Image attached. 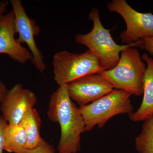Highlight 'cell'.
<instances>
[{
  "mask_svg": "<svg viewBox=\"0 0 153 153\" xmlns=\"http://www.w3.org/2000/svg\"><path fill=\"white\" fill-rule=\"evenodd\" d=\"M47 115L59 123L60 137L58 153H77L81 149V135L85 132L82 115L68 94L67 85L59 86L50 96Z\"/></svg>",
  "mask_w": 153,
  "mask_h": 153,
  "instance_id": "6da1fadb",
  "label": "cell"
},
{
  "mask_svg": "<svg viewBox=\"0 0 153 153\" xmlns=\"http://www.w3.org/2000/svg\"><path fill=\"white\" fill-rule=\"evenodd\" d=\"M88 18L93 22L92 30L87 34L76 35L75 41L77 44L87 47L93 52L105 70H110L117 65L120 54L123 50L129 47H141V40L126 45L117 44L111 35V30L105 29L102 24L97 8L91 10Z\"/></svg>",
  "mask_w": 153,
  "mask_h": 153,
  "instance_id": "7a4b0ae2",
  "label": "cell"
},
{
  "mask_svg": "<svg viewBox=\"0 0 153 153\" xmlns=\"http://www.w3.org/2000/svg\"><path fill=\"white\" fill-rule=\"evenodd\" d=\"M146 65L138 50L129 47L120 54L114 68L100 73L114 89L123 91L131 95L140 96L143 91V78Z\"/></svg>",
  "mask_w": 153,
  "mask_h": 153,
  "instance_id": "3957f363",
  "label": "cell"
},
{
  "mask_svg": "<svg viewBox=\"0 0 153 153\" xmlns=\"http://www.w3.org/2000/svg\"><path fill=\"white\" fill-rule=\"evenodd\" d=\"M131 95L123 91L115 89L90 104L79 107L85 123V132L91 131L96 126L102 128L115 116L134 112Z\"/></svg>",
  "mask_w": 153,
  "mask_h": 153,
  "instance_id": "277c9868",
  "label": "cell"
},
{
  "mask_svg": "<svg viewBox=\"0 0 153 153\" xmlns=\"http://www.w3.org/2000/svg\"><path fill=\"white\" fill-rule=\"evenodd\" d=\"M53 67L54 80L59 86L105 70L98 58L88 49L80 54L66 50L56 52L53 56Z\"/></svg>",
  "mask_w": 153,
  "mask_h": 153,
  "instance_id": "5b68a950",
  "label": "cell"
},
{
  "mask_svg": "<svg viewBox=\"0 0 153 153\" xmlns=\"http://www.w3.org/2000/svg\"><path fill=\"white\" fill-rule=\"evenodd\" d=\"M110 12L120 15L126 29L120 35L121 41L126 44H133L145 38L153 37V14L142 13L131 7L125 0H113L107 4Z\"/></svg>",
  "mask_w": 153,
  "mask_h": 153,
  "instance_id": "8992f818",
  "label": "cell"
},
{
  "mask_svg": "<svg viewBox=\"0 0 153 153\" xmlns=\"http://www.w3.org/2000/svg\"><path fill=\"white\" fill-rule=\"evenodd\" d=\"M15 14L16 31L19 35L16 41L19 44H26L33 55L32 62L36 69L43 74L46 64L42 52L36 44L35 38L40 33V28L36 21L30 18L20 0L10 1Z\"/></svg>",
  "mask_w": 153,
  "mask_h": 153,
  "instance_id": "52a82bcc",
  "label": "cell"
},
{
  "mask_svg": "<svg viewBox=\"0 0 153 153\" xmlns=\"http://www.w3.org/2000/svg\"><path fill=\"white\" fill-rule=\"evenodd\" d=\"M67 88L70 98L79 107L90 104L114 89L99 73L76 79L68 84Z\"/></svg>",
  "mask_w": 153,
  "mask_h": 153,
  "instance_id": "ba28073f",
  "label": "cell"
},
{
  "mask_svg": "<svg viewBox=\"0 0 153 153\" xmlns=\"http://www.w3.org/2000/svg\"><path fill=\"white\" fill-rule=\"evenodd\" d=\"M37 101V97L33 91L17 83L8 89L1 102L2 116L8 124L19 125L25 114L34 108Z\"/></svg>",
  "mask_w": 153,
  "mask_h": 153,
  "instance_id": "9c48e42d",
  "label": "cell"
},
{
  "mask_svg": "<svg viewBox=\"0 0 153 153\" xmlns=\"http://www.w3.org/2000/svg\"><path fill=\"white\" fill-rule=\"evenodd\" d=\"M15 14L12 10L0 16V54H7L12 60L25 64L33 60L30 50L17 42Z\"/></svg>",
  "mask_w": 153,
  "mask_h": 153,
  "instance_id": "30bf717a",
  "label": "cell"
},
{
  "mask_svg": "<svg viewBox=\"0 0 153 153\" xmlns=\"http://www.w3.org/2000/svg\"><path fill=\"white\" fill-rule=\"evenodd\" d=\"M146 65L143 78L142 102L137 111L128 114L134 122L144 121L153 115V59L146 53L141 56Z\"/></svg>",
  "mask_w": 153,
  "mask_h": 153,
  "instance_id": "8fae6325",
  "label": "cell"
},
{
  "mask_svg": "<svg viewBox=\"0 0 153 153\" xmlns=\"http://www.w3.org/2000/svg\"><path fill=\"white\" fill-rule=\"evenodd\" d=\"M41 116L34 108L28 110L22 118L19 124L24 127L27 135V150L35 149L41 143Z\"/></svg>",
  "mask_w": 153,
  "mask_h": 153,
  "instance_id": "7c38bea8",
  "label": "cell"
},
{
  "mask_svg": "<svg viewBox=\"0 0 153 153\" xmlns=\"http://www.w3.org/2000/svg\"><path fill=\"white\" fill-rule=\"evenodd\" d=\"M4 151L10 153H25L27 150V135L21 124H8L4 131Z\"/></svg>",
  "mask_w": 153,
  "mask_h": 153,
  "instance_id": "4fadbf2b",
  "label": "cell"
},
{
  "mask_svg": "<svg viewBox=\"0 0 153 153\" xmlns=\"http://www.w3.org/2000/svg\"><path fill=\"white\" fill-rule=\"evenodd\" d=\"M139 153H153V115L144 121L141 131L135 140Z\"/></svg>",
  "mask_w": 153,
  "mask_h": 153,
  "instance_id": "5bb4252c",
  "label": "cell"
},
{
  "mask_svg": "<svg viewBox=\"0 0 153 153\" xmlns=\"http://www.w3.org/2000/svg\"><path fill=\"white\" fill-rule=\"evenodd\" d=\"M25 153H55L53 146L42 139L40 144L33 149L26 150Z\"/></svg>",
  "mask_w": 153,
  "mask_h": 153,
  "instance_id": "9a60e30c",
  "label": "cell"
},
{
  "mask_svg": "<svg viewBox=\"0 0 153 153\" xmlns=\"http://www.w3.org/2000/svg\"><path fill=\"white\" fill-rule=\"evenodd\" d=\"M8 123L2 116H0V153L4 151V131Z\"/></svg>",
  "mask_w": 153,
  "mask_h": 153,
  "instance_id": "2e32d148",
  "label": "cell"
},
{
  "mask_svg": "<svg viewBox=\"0 0 153 153\" xmlns=\"http://www.w3.org/2000/svg\"><path fill=\"white\" fill-rule=\"evenodd\" d=\"M141 41L142 46L140 48L146 50L153 56V37L145 38Z\"/></svg>",
  "mask_w": 153,
  "mask_h": 153,
  "instance_id": "e0dca14e",
  "label": "cell"
},
{
  "mask_svg": "<svg viewBox=\"0 0 153 153\" xmlns=\"http://www.w3.org/2000/svg\"><path fill=\"white\" fill-rule=\"evenodd\" d=\"M7 88L5 83L0 80V105L4 97L8 90Z\"/></svg>",
  "mask_w": 153,
  "mask_h": 153,
  "instance_id": "ac0fdd59",
  "label": "cell"
},
{
  "mask_svg": "<svg viewBox=\"0 0 153 153\" xmlns=\"http://www.w3.org/2000/svg\"><path fill=\"white\" fill-rule=\"evenodd\" d=\"M9 2L8 1H0V16L6 13L7 11Z\"/></svg>",
  "mask_w": 153,
  "mask_h": 153,
  "instance_id": "d6986e66",
  "label": "cell"
}]
</instances>
